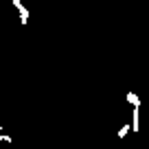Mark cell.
<instances>
[{
  "mask_svg": "<svg viewBox=\"0 0 149 149\" xmlns=\"http://www.w3.org/2000/svg\"><path fill=\"white\" fill-rule=\"evenodd\" d=\"M127 101H130V103H132V105H136V107H138V105H140V99H138V97H136V94H134V92H127Z\"/></svg>",
  "mask_w": 149,
  "mask_h": 149,
  "instance_id": "2",
  "label": "cell"
},
{
  "mask_svg": "<svg viewBox=\"0 0 149 149\" xmlns=\"http://www.w3.org/2000/svg\"><path fill=\"white\" fill-rule=\"evenodd\" d=\"M127 130H130V127H127V125H125V127H123V130H121V132H118V136H121V138H123V136H125V134H127Z\"/></svg>",
  "mask_w": 149,
  "mask_h": 149,
  "instance_id": "3",
  "label": "cell"
},
{
  "mask_svg": "<svg viewBox=\"0 0 149 149\" xmlns=\"http://www.w3.org/2000/svg\"><path fill=\"white\" fill-rule=\"evenodd\" d=\"M13 7L18 9V13H20V22L26 24V22H29V9L22 5V2H20V0H13Z\"/></svg>",
  "mask_w": 149,
  "mask_h": 149,
  "instance_id": "1",
  "label": "cell"
},
{
  "mask_svg": "<svg viewBox=\"0 0 149 149\" xmlns=\"http://www.w3.org/2000/svg\"><path fill=\"white\" fill-rule=\"evenodd\" d=\"M0 143H11V138L9 136H0Z\"/></svg>",
  "mask_w": 149,
  "mask_h": 149,
  "instance_id": "4",
  "label": "cell"
}]
</instances>
